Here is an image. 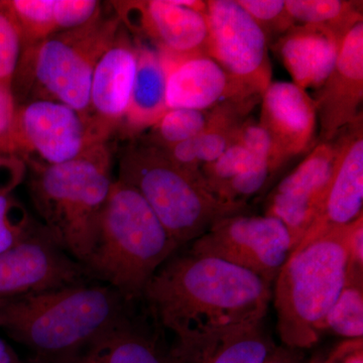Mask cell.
Listing matches in <instances>:
<instances>
[{
  "mask_svg": "<svg viewBox=\"0 0 363 363\" xmlns=\"http://www.w3.org/2000/svg\"><path fill=\"white\" fill-rule=\"evenodd\" d=\"M259 162H269L257 159L240 143L233 142L218 159L209 164H203L200 172L207 187L218 197V193L228 182Z\"/></svg>",
  "mask_w": 363,
  "mask_h": 363,
  "instance_id": "obj_28",
  "label": "cell"
},
{
  "mask_svg": "<svg viewBox=\"0 0 363 363\" xmlns=\"http://www.w3.org/2000/svg\"><path fill=\"white\" fill-rule=\"evenodd\" d=\"M26 166L21 159L0 155V194H9L23 180Z\"/></svg>",
  "mask_w": 363,
  "mask_h": 363,
  "instance_id": "obj_34",
  "label": "cell"
},
{
  "mask_svg": "<svg viewBox=\"0 0 363 363\" xmlns=\"http://www.w3.org/2000/svg\"><path fill=\"white\" fill-rule=\"evenodd\" d=\"M138 64L135 38L121 23L116 40L97 62L91 81L87 121L98 142L121 128L130 104Z\"/></svg>",
  "mask_w": 363,
  "mask_h": 363,
  "instance_id": "obj_13",
  "label": "cell"
},
{
  "mask_svg": "<svg viewBox=\"0 0 363 363\" xmlns=\"http://www.w3.org/2000/svg\"><path fill=\"white\" fill-rule=\"evenodd\" d=\"M322 363H363V338L345 339Z\"/></svg>",
  "mask_w": 363,
  "mask_h": 363,
  "instance_id": "obj_36",
  "label": "cell"
},
{
  "mask_svg": "<svg viewBox=\"0 0 363 363\" xmlns=\"http://www.w3.org/2000/svg\"><path fill=\"white\" fill-rule=\"evenodd\" d=\"M309 363H322V358L321 357L313 358L311 362H310Z\"/></svg>",
  "mask_w": 363,
  "mask_h": 363,
  "instance_id": "obj_41",
  "label": "cell"
},
{
  "mask_svg": "<svg viewBox=\"0 0 363 363\" xmlns=\"http://www.w3.org/2000/svg\"><path fill=\"white\" fill-rule=\"evenodd\" d=\"M164 60L168 68V109L210 111L225 102L262 98L234 80L210 57H194L179 62Z\"/></svg>",
  "mask_w": 363,
  "mask_h": 363,
  "instance_id": "obj_18",
  "label": "cell"
},
{
  "mask_svg": "<svg viewBox=\"0 0 363 363\" xmlns=\"http://www.w3.org/2000/svg\"><path fill=\"white\" fill-rule=\"evenodd\" d=\"M260 99L257 97L242 101H229L210 109L204 130L194 138L200 167L214 162L228 149L238 128L247 121L248 114Z\"/></svg>",
  "mask_w": 363,
  "mask_h": 363,
  "instance_id": "obj_23",
  "label": "cell"
},
{
  "mask_svg": "<svg viewBox=\"0 0 363 363\" xmlns=\"http://www.w3.org/2000/svg\"><path fill=\"white\" fill-rule=\"evenodd\" d=\"M243 9L257 21L266 33L267 40L288 32L296 26L286 11L284 0H236Z\"/></svg>",
  "mask_w": 363,
  "mask_h": 363,
  "instance_id": "obj_30",
  "label": "cell"
},
{
  "mask_svg": "<svg viewBox=\"0 0 363 363\" xmlns=\"http://www.w3.org/2000/svg\"><path fill=\"white\" fill-rule=\"evenodd\" d=\"M207 56L262 97L272 83L266 33L236 0L206 1Z\"/></svg>",
  "mask_w": 363,
  "mask_h": 363,
  "instance_id": "obj_10",
  "label": "cell"
},
{
  "mask_svg": "<svg viewBox=\"0 0 363 363\" xmlns=\"http://www.w3.org/2000/svg\"><path fill=\"white\" fill-rule=\"evenodd\" d=\"M335 154L334 140L318 143L267 197L264 215L285 224L292 235L295 250L316 216L330 178Z\"/></svg>",
  "mask_w": 363,
  "mask_h": 363,
  "instance_id": "obj_15",
  "label": "cell"
},
{
  "mask_svg": "<svg viewBox=\"0 0 363 363\" xmlns=\"http://www.w3.org/2000/svg\"><path fill=\"white\" fill-rule=\"evenodd\" d=\"M28 363H55L52 362H49V360L43 359V358L39 357H33V359L30 360Z\"/></svg>",
  "mask_w": 363,
  "mask_h": 363,
  "instance_id": "obj_40",
  "label": "cell"
},
{
  "mask_svg": "<svg viewBox=\"0 0 363 363\" xmlns=\"http://www.w3.org/2000/svg\"><path fill=\"white\" fill-rule=\"evenodd\" d=\"M276 347L259 322L174 335L167 363H264Z\"/></svg>",
  "mask_w": 363,
  "mask_h": 363,
  "instance_id": "obj_19",
  "label": "cell"
},
{
  "mask_svg": "<svg viewBox=\"0 0 363 363\" xmlns=\"http://www.w3.org/2000/svg\"><path fill=\"white\" fill-rule=\"evenodd\" d=\"M0 363H21L13 350L0 339Z\"/></svg>",
  "mask_w": 363,
  "mask_h": 363,
  "instance_id": "obj_39",
  "label": "cell"
},
{
  "mask_svg": "<svg viewBox=\"0 0 363 363\" xmlns=\"http://www.w3.org/2000/svg\"><path fill=\"white\" fill-rule=\"evenodd\" d=\"M362 99L363 21L344 38L335 65L313 98L320 123V143L332 142L362 116Z\"/></svg>",
  "mask_w": 363,
  "mask_h": 363,
  "instance_id": "obj_16",
  "label": "cell"
},
{
  "mask_svg": "<svg viewBox=\"0 0 363 363\" xmlns=\"http://www.w3.org/2000/svg\"><path fill=\"white\" fill-rule=\"evenodd\" d=\"M260 101L259 123L285 161L311 149L318 119L314 100L307 91L292 82H272Z\"/></svg>",
  "mask_w": 363,
  "mask_h": 363,
  "instance_id": "obj_17",
  "label": "cell"
},
{
  "mask_svg": "<svg viewBox=\"0 0 363 363\" xmlns=\"http://www.w3.org/2000/svg\"><path fill=\"white\" fill-rule=\"evenodd\" d=\"M16 109V102L11 90L0 87V138L11 128Z\"/></svg>",
  "mask_w": 363,
  "mask_h": 363,
  "instance_id": "obj_37",
  "label": "cell"
},
{
  "mask_svg": "<svg viewBox=\"0 0 363 363\" xmlns=\"http://www.w3.org/2000/svg\"><path fill=\"white\" fill-rule=\"evenodd\" d=\"M345 226L296 248L274 281L278 331L286 347L311 348L325 332V319L347 276Z\"/></svg>",
  "mask_w": 363,
  "mask_h": 363,
  "instance_id": "obj_6",
  "label": "cell"
},
{
  "mask_svg": "<svg viewBox=\"0 0 363 363\" xmlns=\"http://www.w3.org/2000/svg\"><path fill=\"white\" fill-rule=\"evenodd\" d=\"M343 38L323 26L296 25L274 43V50L294 84L318 89L335 65Z\"/></svg>",
  "mask_w": 363,
  "mask_h": 363,
  "instance_id": "obj_21",
  "label": "cell"
},
{
  "mask_svg": "<svg viewBox=\"0 0 363 363\" xmlns=\"http://www.w3.org/2000/svg\"><path fill=\"white\" fill-rule=\"evenodd\" d=\"M33 228L23 205L9 194H0V253L20 242Z\"/></svg>",
  "mask_w": 363,
  "mask_h": 363,
  "instance_id": "obj_31",
  "label": "cell"
},
{
  "mask_svg": "<svg viewBox=\"0 0 363 363\" xmlns=\"http://www.w3.org/2000/svg\"><path fill=\"white\" fill-rule=\"evenodd\" d=\"M101 11V2L95 0H54L57 32L80 28L94 20Z\"/></svg>",
  "mask_w": 363,
  "mask_h": 363,
  "instance_id": "obj_33",
  "label": "cell"
},
{
  "mask_svg": "<svg viewBox=\"0 0 363 363\" xmlns=\"http://www.w3.org/2000/svg\"><path fill=\"white\" fill-rule=\"evenodd\" d=\"M294 250L292 235L278 218L240 213L215 222L190 252L247 269L272 285Z\"/></svg>",
  "mask_w": 363,
  "mask_h": 363,
  "instance_id": "obj_9",
  "label": "cell"
},
{
  "mask_svg": "<svg viewBox=\"0 0 363 363\" xmlns=\"http://www.w3.org/2000/svg\"><path fill=\"white\" fill-rule=\"evenodd\" d=\"M114 13L135 39L147 40L172 62L207 56L206 14L179 0L111 2Z\"/></svg>",
  "mask_w": 363,
  "mask_h": 363,
  "instance_id": "obj_12",
  "label": "cell"
},
{
  "mask_svg": "<svg viewBox=\"0 0 363 363\" xmlns=\"http://www.w3.org/2000/svg\"><path fill=\"white\" fill-rule=\"evenodd\" d=\"M118 166L117 180L143 196L180 248L219 219L240 214L247 207L222 201L207 187L201 174L182 168L154 145L131 143L121 152Z\"/></svg>",
  "mask_w": 363,
  "mask_h": 363,
  "instance_id": "obj_7",
  "label": "cell"
},
{
  "mask_svg": "<svg viewBox=\"0 0 363 363\" xmlns=\"http://www.w3.org/2000/svg\"><path fill=\"white\" fill-rule=\"evenodd\" d=\"M335 145V159L323 198L311 226L298 247L332 228L347 225L362 215V114L347 126Z\"/></svg>",
  "mask_w": 363,
  "mask_h": 363,
  "instance_id": "obj_14",
  "label": "cell"
},
{
  "mask_svg": "<svg viewBox=\"0 0 363 363\" xmlns=\"http://www.w3.org/2000/svg\"><path fill=\"white\" fill-rule=\"evenodd\" d=\"M21 52L20 28L9 0H0V87L11 90Z\"/></svg>",
  "mask_w": 363,
  "mask_h": 363,
  "instance_id": "obj_29",
  "label": "cell"
},
{
  "mask_svg": "<svg viewBox=\"0 0 363 363\" xmlns=\"http://www.w3.org/2000/svg\"><path fill=\"white\" fill-rule=\"evenodd\" d=\"M298 350L286 346H277L264 363H305Z\"/></svg>",
  "mask_w": 363,
  "mask_h": 363,
  "instance_id": "obj_38",
  "label": "cell"
},
{
  "mask_svg": "<svg viewBox=\"0 0 363 363\" xmlns=\"http://www.w3.org/2000/svg\"><path fill=\"white\" fill-rule=\"evenodd\" d=\"M98 143L87 121L70 107L37 100L16 105L13 123L0 138V155L18 157L26 166L58 164Z\"/></svg>",
  "mask_w": 363,
  "mask_h": 363,
  "instance_id": "obj_8",
  "label": "cell"
},
{
  "mask_svg": "<svg viewBox=\"0 0 363 363\" xmlns=\"http://www.w3.org/2000/svg\"><path fill=\"white\" fill-rule=\"evenodd\" d=\"M26 167L30 169L28 192L44 222L43 228L57 245L84 264L113 183L108 142L95 143L63 164Z\"/></svg>",
  "mask_w": 363,
  "mask_h": 363,
  "instance_id": "obj_4",
  "label": "cell"
},
{
  "mask_svg": "<svg viewBox=\"0 0 363 363\" xmlns=\"http://www.w3.org/2000/svg\"><path fill=\"white\" fill-rule=\"evenodd\" d=\"M95 281L87 269L54 242L43 226L0 253V306Z\"/></svg>",
  "mask_w": 363,
  "mask_h": 363,
  "instance_id": "obj_11",
  "label": "cell"
},
{
  "mask_svg": "<svg viewBox=\"0 0 363 363\" xmlns=\"http://www.w3.org/2000/svg\"><path fill=\"white\" fill-rule=\"evenodd\" d=\"M348 267L363 269V215L345 226Z\"/></svg>",
  "mask_w": 363,
  "mask_h": 363,
  "instance_id": "obj_35",
  "label": "cell"
},
{
  "mask_svg": "<svg viewBox=\"0 0 363 363\" xmlns=\"http://www.w3.org/2000/svg\"><path fill=\"white\" fill-rule=\"evenodd\" d=\"M272 285L216 257L174 253L150 279L142 303L162 330L174 335L259 323Z\"/></svg>",
  "mask_w": 363,
  "mask_h": 363,
  "instance_id": "obj_1",
  "label": "cell"
},
{
  "mask_svg": "<svg viewBox=\"0 0 363 363\" xmlns=\"http://www.w3.org/2000/svg\"><path fill=\"white\" fill-rule=\"evenodd\" d=\"M21 35V49L57 33L54 0H9Z\"/></svg>",
  "mask_w": 363,
  "mask_h": 363,
  "instance_id": "obj_27",
  "label": "cell"
},
{
  "mask_svg": "<svg viewBox=\"0 0 363 363\" xmlns=\"http://www.w3.org/2000/svg\"><path fill=\"white\" fill-rule=\"evenodd\" d=\"M135 304L112 286L91 281L0 306V327L35 357L66 363Z\"/></svg>",
  "mask_w": 363,
  "mask_h": 363,
  "instance_id": "obj_2",
  "label": "cell"
},
{
  "mask_svg": "<svg viewBox=\"0 0 363 363\" xmlns=\"http://www.w3.org/2000/svg\"><path fill=\"white\" fill-rule=\"evenodd\" d=\"M286 11L296 25L323 26L345 38L362 18V2L347 0H288Z\"/></svg>",
  "mask_w": 363,
  "mask_h": 363,
  "instance_id": "obj_24",
  "label": "cell"
},
{
  "mask_svg": "<svg viewBox=\"0 0 363 363\" xmlns=\"http://www.w3.org/2000/svg\"><path fill=\"white\" fill-rule=\"evenodd\" d=\"M143 315L130 310L66 363H167L168 346L162 329L145 308Z\"/></svg>",
  "mask_w": 363,
  "mask_h": 363,
  "instance_id": "obj_20",
  "label": "cell"
},
{
  "mask_svg": "<svg viewBox=\"0 0 363 363\" xmlns=\"http://www.w3.org/2000/svg\"><path fill=\"white\" fill-rule=\"evenodd\" d=\"M233 142L240 143L257 159L272 162L278 169L286 162L269 133L252 118L241 124Z\"/></svg>",
  "mask_w": 363,
  "mask_h": 363,
  "instance_id": "obj_32",
  "label": "cell"
},
{
  "mask_svg": "<svg viewBox=\"0 0 363 363\" xmlns=\"http://www.w3.org/2000/svg\"><path fill=\"white\" fill-rule=\"evenodd\" d=\"M135 40L138 50L135 82L128 111L119 128L123 135L130 138H140L150 130L168 111L166 60L156 48Z\"/></svg>",
  "mask_w": 363,
  "mask_h": 363,
  "instance_id": "obj_22",
  "label": "cell"
},
{
  "mask_svg": "<svg viewBox=\"0 0 363 363\" xmlns=\"http://www.w3.org/2000/svg\"><path fill=\"white\" fill-rule=\"evenodd\" d=\"M210 111L195 109H168L154 126L143 143L166 150L178 143L199 135L209 119Z\"/></svg>",
  "mask_w": 363,
  "mask_h": 363,
  "instance_id": "obj_26",
  "label": "cell"
},
{
  "mask_svg": "<svg viewBox=\"0 0 363 363\" xmlns=\"http://www.w3.org/2000/svg\"><path fill=\"white\" fill-rule=\"evenodd\" d=\"M121 26L116 13L107 16L102 11L80 28L23 48L11 85L16 105L37 100L59 102L86 121L93 72Z\"/></svg>",
  "mask_w": 363,
  "mask_h": 363,
  "instance_id": "obj_5",
  "label": "cell"
},
{
  "mask_svg": "<svg viewBox=\"0 0 363 363\" xmlns=\"http://www.w3.org/2000/svg\"><path fill=\"white\" fill-rule=\"evenodd\" d=\"M363 269L348 267L345 285L325 319V331L345 339L363 338Z\"/></svg>",
  "mask_w": 363,
  "mask_h": 363,
  "instance_id": "obj_25",
  "label": "cell"
},
{
  "mask_svg": "<svg viewBox=\"0 0 363 363\" xmlns=\"http://www.w3.org/2000/svg\"><path fill=\"white\" fill-rule=\"evenodd\" d=\"M179 250L143 196L116 180L98 218L94 242L83 266L94 281L138 303L150 279Z\"/></svg>",
  "mask_w": 363,
  "mask_h": 363,
  "instance_id": "obj_3",
  "label": "cell"
}]
</instances>
